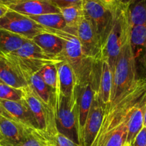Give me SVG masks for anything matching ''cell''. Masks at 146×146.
<instances>
[{
	"label": "cell",
	"mask_w": 146,
	"mask_h": 146,
	"mask_svg": "<svg viewBox=\"0 0 146 146\" xmlns=\"http://www.w3.org/2000/svg\"><path fill=\"white\" fill-rule=\"evenodd\" d=\"M46 32L54 34L64 41V49L62 57L74 70L77 86H84L99 78L100 72L98 71V67L101 62H94L86 56L82 51L76 29L67 27L64 30H58L46 28Z\"/></svg>",
	"instance_id": "1"
},
{
	"label": "cell",
	"mask_w": 146,
	"mask_h": 146,
	"mask_svg": "<svg viewBox=\"0 0 146 146\" xmlns=\"http://www.w3.org/2000/svg\"><path fill=\"white\" fill-rule=\"evenodd\" d=\"M138 80L130 38L124 44L115 63L113 72L111 104L106 111L116 105L136 85Z\"/></svg>",
	"instance_id": "2"
},
{
	"label": "cell",
	"mask_w": 146,
	"mask_h": 146,
	"mask_svg": "<svg viewBox=\"0 0 146 146\" xmlns=\"http://www.w3.org/2000/svg\"><path fill=\"white\" fill-rule=\"evenodd\" d=\"M131 31L128 10L121 6L117 9L113 25L102 48V61L109 65L113 72L124 44L131 38Z\"/></svg>",
	"instance_id": "3"
},
{
	"label": "cell",
	"mask_w": 146,
	"mask_h": 146,
	"mask_svg": "<svg viewBox=\"0 0 146 146\" xmlns=\"http://www.w3.org/2000/svg\"><path fill=\"white\" fill-rule=\"evenodd\" d=\"M10 54L18 64L28 84L30 77L46 65L58 64L64 61L63 57L56 56L44 51L32 40L27 41L17 51Z\"/></svg>",
	"instance_id": "4"
},
{
	"label": "cell",
	"mask_w": 146,
	"mask_h": 146,
	"mask_svg": "<svg viewBox=\"0 0 146 146\" xmlns=\"http://www.w3.org/2000/svg\"><path fill=\"white\" fill-rule=\"evenodd\" d=\"M54 113L58 131L79 144L77 98L75 102H71L64 96L55 92Z\"/></svg>",
	"instance_id": "5"
},
{
	"label": "cell",
	"mask_w": 146,
	"mask_h": 146,
	"mask_svg": "<svg viewBox=\"0 0 146 146\" xmlns=\"http://www.w3.org/2000/svg\"><path fill=\"white\" fill-rule=\"evenodd\" d=\"M83 9L84 17L92 25L103 48L113 25L117 9L111 10L101 3L93 0H84Z\"/></svg>",
	"instance_id": "6"
},
{
	"label": "cell",
	"mask_w": 146,
	"mask_h": 146,
	"mask_svg": "<svg viewBox=\"0 0 146 146\" xmlns=\"http://www.w3.org/2000/svg\"><path fill=\"white\" fill-rule=\"evenodd\" d=\"M25 101L35 118L38 129L45 132H53L57 129L54 106H49L44 104L34 93L30 86L23 88Z\"/></svg>",
	"instance_id": "7"
},
{
	"label": "cell",
	"mask_w": 146,
	"mask_h": 146,
	"mask_svg": "<svg viewBox=\"0 0 146 146\" xmlns=\"http://www.w3.org/2000/svg\"><path fill=\"white\" fill-rule=\"evenodd\" d=\"M0 29L21 36L28 40H32L37 34L46 32V28L29 17L10 9L0 18Z\"/></svg>",
	"instance_id": "8"
},
{
	"label": "cell",
	"mask_w": 146,
	"mask_h": 146,
	"mask_svg": "<svg viewBox=\"0 0 146 146\" xmlns=\"http://www.w3.org/2000/svg\"><path fill=\"white\" fill-rule=\"evenodd\" d=\"M84 54L94 62L102 61V45L91 23L85 18L83 19L76 29Z\"/></svg>",
	"instance_id": "9"
},
{
	"label": "cell",
	"mask_w": 146,
	"mask_h": 146,
	"mask_svg": "<svg viewBox=\"0 0 146 146\" xmlns=\"http://www.w3.org/2000/svg\"><path fill=\"white\" fill-rule=\"evenodd\" d=\"M105 110L96 92L80 140L79 144L81 146H92L101 129Z\"/></svg>",
	"instance_id": "10"
},
{
	"label": "cell",
	"mask_w": 146,
	"mask_h": 146,
	"mask_svg": "<svg viewBox=\"0 0 146 146\" xmlns=\"http://www.w3.org/2000/svg\"><path fill=\"white\" fill-rule=\"evenodd\" d=\"M99 78L95 79L86 85L77 86L76 88V96L78 104V140H81L85 123L92 106L96 93L98 91Z\"/></svg>",
	"instance_id": "11"
},
{
	"label": "cell",
	"mask_w": 146,
	"mask_h": 146,
	"mask_svg": "<svg viewBox=\"0 0 146 146\" xmlns=\"http://www.w3.org/2000/svg\"><path fill=\"white\" fill-rule=\"evenodd\" d=\"M31 130L7 115L0 113V146H19Z\"/></svg>",
	"instance_id": "12"
},
{
	"label": "cell",
	"mask_w": 146,
	"mask_h": 146,
	"mask_svg": "<svg viewBox=\"0 0 146 146\" xmlns=\"http://www.w3.org/2000/svg\"><path fill=\"white\" fill-rule=\"evenodd\" d=\"M0 113L7 115L29 129H38L35 118L24 99L21 101L0 99Z\"/></svg>",
	"instance_id": "13"
},
{
	"label": "cell",
	"mask_w": 146,
	"mask_h": 146,
	"mask_svg": "<svg viewBox=\"0 0 146 146\" xmlns=\"http://www.w3.org/2000/svg\"><path fill=\"white\" fill-rule=\"evenodd\" d=\"M131 42L138 79H146V25L131 27Z\"/></svg>",
	"instance_id": "14"
},
{
	"label": "cell",
	"mask_w": 146,
	"mask_h": 146,
	"mask_svg": "<svg viewBox=\"0 0 146 146\" xmlns=\"http://www.w3.org/2000/svg\"><path fill=\"white\" fill-rule=\"evenodd\" d=\"M0 81L20 89L29 86L18 64L10 54H0Z\"/></svg>",
	"instance_id": "15"
},
{
	"label": "cell",
	"mask_w": 146,
	"mask_h": 146,
	"mask_svg": "<svg viewBox=\"0 0 146 146\" xmlns=\"http://www.w3.org/2000/svg\"><path fill=\"white\" fill-rule=\"evenodd\" d=\"M9 9L23 15L38 16L47 14H61L58 8L48 0H21L6 5Z\"/></svg>",
	"instance_id": "16"
},
{
	"label": "cell",
	"mask_w": 146,
	"mask_h": 146,
	"mask_svg": "<svg viewBox=\"0 0 146 146\" xmlns=\"http://www.w3.org/2000/svg\"><path fill=\"white\" fill-rule=\"evenodd\" d=\"M58 71V85L55 92L59 93L70 100L71 102H75L76 100V79L70 64L66 61H63L57 64Z\"/></svg>",
	"instance_id": "17"
},
{
	"label": "cell",
	"mask_w": 146,
	"mask_h": 146,
	"mask_svg": "<svg viewBox=\"0 0 146 146\" xmlns=\"http://www.w3.org/2000/svg\"><path fill=\"white\" fill-rule=\"evenodd\" d=\"M113 88V71L106 61H101L98 96L101 104L106 110L110 106ZM105 110V111H106Z\"/></svg>",
	"instance_id": "18"
},
{
	"label": "cell",
	"mask_w": 146,
	"mask_h": 146,
	"mask_svg": "<svg viewBox=\"0 0 146 146\" xmlns=\"http://www.w3.org/2000/svg\"><path fill=\"white\" fill-rule=\"evenodd\" d=\"M146 106V96L134 108L128 120V132L126 145L131 146L134 139L144 126V115Z\"/></svg>",
	"instance_id": "19"
},
{
	"label": "cell",
	"mask_w": 146,
	"mask_h": 146,
	"mask_svg": "<svg viewBox=\"0 0 146 146\" xmlns=\"http://www.w3.org/2000/svg\"><path fill=\"white\" fill-rule=\"evenodd\" d=\"M32 41L48 54L62 57L64 42L57 36L48 32L41 33L35 36Z\"/></svg>",
	"instance_id": "20"
},
{
	"label": "cell",
	"mask_w": 146,
	"mask_h": 146,
	"mask_svg": "<svg viewBox=\"0 0 146 146\" xmlns=\"http://www.w3.org/2000/svg\"><path fill=\"white\" fill-rule=\"evenodd\" d=\"M29 86L45 104L54 106L55 91H53L43 80L39 73L33 74L29 80Z\"/></svg>",
	"instance_id": "21"
},
{
	"label": "cell",
	"mask_w": 146,
	"mask_h": 146,
	"mask_svg": "<svg viewBox=\"0 0 146 146\" xmlns=\"http://www.w3.org/2000/svg\"><path fill=\"white\" fill-rule=\"evenodd\" d=\"M27 41L21 36L0 29V54L15 52Z\"/></svg>",
	"instance_id": "22"
},
{
	"label": "cell",
	"mask_w": 146,
	"mask_h": 146,
	"mask_svg": "<svg viewBox=\"0 0 146 146\" xmlns=\"http://www.w3.org/2000/svg\"><path fill=\"white\" fill-rule=\"evenodd\" d=\"M127 10L131 27L146 25V0H133Z\"/></svg>",
	"instance_id": "23"
},
{
	"label": "cell",
	"mask_w": 146,
	"mask_h": 146,
	"mask_svg": "<svg viewBox=\"0 0 146 146\" xmlns=\"http://www.w3.org/2000/svg\"><path fill=\"white\" fill-rule=\"evenodd\" d=\"M28 17L44 28L58 30H64L67 28L66 23L61 14H47Z\"/></svg>",
	"instance_id": "24"
},
{
	"label": "cell",
	"mask_w": 146,
	"mask_h": 146,
	"mask_svg": "<svg viewBox=\"0 0 146 146\" xmlns=\"http://www.w3.org/2000/svg\"><path fill=\"white\" fill-rule=\"evenodd\" d=\"M67 27L76 29L81 20L84 18V12L82 4L70 6L60 9Z\"/></svg>",
	"instance_id": "25"
},
{
	"label": "cell",
	"mask_w": 146,
	"mask_h": 146,
	"mask_svg": "<svg viewBox=\"0 0 146 146\" xmlns=\"http://www.w3.org/2000/svg\"><path fill=\"white\" fill-rule=\"evenodd\" d=\"M19 146H55L50 135L40 129L31 130L28 136Z\"/></svg>",
	"instance_id": "26"
},
{
	"label": "cell",
	"mask_w": 146,
	"mask_h": 146,
	"mask_svg": "<svg viewBox=\"0 0 146 146\" xmlns=\"http://www.w3.org/2000/svg\"><path fill=\"white\" fill-rule=\"evenodd\" d=\"M39 74L44 82L51 88L56 91L58 85V71L57 64H48L43 67L39 71Z\"/></svg>",
	"instance_id": "27"
},
{
	"label": "cell",
	"mask_w": 146,
	"mask_h": 146,
	"mask_svg": "<svg viewBox=\"0 0 146 146\" xmlns=\"http://www.w3.org/2000/svg\"><path fill=\"white\" fill-rule=\"evenodd\" d=\"M24 91L14 88L0 81V99L7 101H21L23 99Z\"/></svg>",
	"instance_id": "28"
},
{
	"label": "cell",
	"mask_w": 146,
	"mask_h": 146,
	"mask_svg": "<svg viewBox=\"0 0 146 146\" xmlns=\"http://www.w3.org/2000/svg\"><path fill=\"white\" fill-rule=\"evenodd\" d=\"M48 134L54 141L55 146H81L80 144L74 142L64 134L60 133L58 129H56L52 133Z\"/></svg>",
	"instance_id": "29"
},
{
	"label": "cell",
	"mask_w": 146,
	"mask_h": 146,
	"mask_svg": "<svg viewBox=\"0 0 146 146\" xmlns=\"http://www.w3.org/2000/svg\"><path fill=\"white\" fill-rule=\"evenodd\" d=\"M50 3L59 9L77 4H82L84 0H48Z\"/></svg>",
	"instance_id": "30"
},
{
	"label": "cell",
	"mask_w": 146,
	"mask_h": 146,
	"mask_svg": "<svg viewBox=\"0 0 146 146\" xmlns=\"http://www.w3.org/2000/svg\"><path fill=\"white\" fill-rule=\"evenodd\" d=\"M131 146H146V127L138 133Z\"/></svg>",
	"instance_id": "31"
},
{
	"label": "cell",
	"mask_w": 146,
	"mask_h": 146,
	"mask_svg": "<svg viewBox=\"0 0 146 146\" xmlns=\"http://www.w3.org/2000/svg\"><path fill=\"white\" fill-rule=\"evenodd\" d=\"M93 1L101 3V4H104V6H106V7H108V9L111 10L116 9L118 7L121 6L118 3V0H93Z\"/></svg>",
	"instance_id": "32"
},
{
	"label": "cell",
	"mask_w": 146,
	"mask_h": 146,
	"mask_svg": "<svg viewBox=\"0 0 146 146\" xmlns=\"http://www.w3.org/2000/svg\"><path fill=\"white\" fill-rule=\"evenodd\" d=\"M118 1L121 7H125V8H128V6L131 4V3L132 2L133 0H118Z\"/></svg>",
	"instance_id": "33"
},
{
	"label": "cell",
	"mask_w": 146,
	"mask_h": 146,
	"mask_svg": "<svg viewBox=\"0 0 146 146\" xmlns=\"http://www.w3.org/2000/svg\"><path fill=\"white\" fill-rule=\"evenodd\" d=\"M8 11H9L8 7H6L5 5H1V4H0V18L2 17L3 16L5 15Z\"/></svg>",
	"instance_id": "34"
},
{
	"label": "cell",
	"mask_w": 146,
	"mask_h": 146,
	"mask_svg": "<svg viewBox=\"0 0 146 146\" xmlns=\"http://www.w3.org/2000/svg\"><path fill=\"white\" fill-rule=\"evenodd\" d=\"M21 1V0H0V4L1 5H7V4H11V3L17 2V1Z\"/></svg>",
	"instance_id": "35"
},
{
	"label": "cell",
	"mask_w": 146,
	"mask_h": 146,
	"mask_svg": "<svg viewBox=\"0 0 146 146\" xmlns=\"http://www.w3.org/2000/svg\"><path fill=\"white\" fill-rule=\"evenodd\" d=\"M144 127H146V106H145V115H144Z\"/></svg>",
	"instance_id": "36"
},
{
	"label": "cell",
	"mask_w": 146,
	"mask_h": 146,
	"mask_svg": "<svg viewBox=\"0 0 146 146\" xmlns=\"http://www.w3.org/2000/svg\"><path fill=\"white\" fill-rule=\"evenodd\" d=\"M125 146H129V145H125Z\"/></svg>",
	"instance_id": "37"
}]
</instances>
